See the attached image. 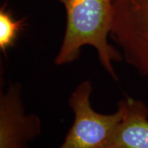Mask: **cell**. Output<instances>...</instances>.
<instances>
[{"instance_id": "obj_1", "label": "cell", "mask_w": 148, "mask_h": 148, "mask_svg": "<svg viewBox=\"0 0 148 148\" xmlns=\"http://www.w3.org/2000/svg\"><path fill=\"white\" fill-rule=\"evenodd\" d=\"M66 11V28L54 64L63 66L79 58L82 48L96 50L100 63L114 79V62L123 60L119 49L109 42L114 22V0H56Z\"/></svg>"}, {"instance_id": "obj_2", "label": "cell", "mask_w": 148, "mask_h": 148, "mask_svg": "<svg viewBox=\"0 0 148 148\" xmlns=\"http://www.w3.org/2000/svg\"><path fill=\"white\" fill-rule=\"evenodd\" d=\"M92 84L80 82L70 95L69 107L73 113V123L58 148H106L126 111V101L119 102L115 112L102 114L91 106Z\"/></svg>"}, {"instance_id": "obj_3", "label": "cell", "mask_w": 148, "mask_h": 148, "mask_svg": "<svg viewBox=\"0 0 148 148\" xmlns=\"http://www.w3.org/2000/svg\"><path fill=\"white\" fill-rule=\"evenodd\" d=\"M114 9L111 39L148 83V0H115Z\"/></svg>"}, {"instance_id": "obj_4", "label": "cell", "mask_w": 148, "mask_h": 148, "mask_svg": "<svg viewBox=\"0 0 148 148\" xmlns=\"http://www.w3.org/2000/svg\"><path fill=\"white\" fill-rule=\"evenodd\" d=\"M42 132L36 114H27L21 98V86L14 82L0 94V148H28Z\"/></svg>"}, {"instance_id": "obj_5", "label": "cell", "mask_w": 148, "mask_h": 148, "mask_svg": "<svg viewBox=\"0 0 148 148\" xmlns=\"http://www.w3.org/2000/svg\"><path fill=\"white\" fill-rule=\"evenodd\" d=\"M126 111L106 148H148V107L127 97Z\"/></svg>"}, {"instance_id": "obj_6", "label": "cell", "mask_w": 148, "mask_h": 148, "mask_svg": "<svg viewBox=\"0 0 148 148\" xmlns=\"http://www.w3.org/2000/svg\"><path fill=\"white\" fill-rule=\"evenodd\" d=\"M23 27V20H15L10 12L2 7L0 9V49L5 53L13 46L18 33Z\"/></svg>"}, {"instance_id": "obj_7", "label": "cell", "mask_w": 148, "mask_h": 148, "mask_svg": "<svg viewBox=\"0 0 148 148\" xmlns=\"http://www.w3.org/2000/svg\"><path fill=\"white\" fill-rule=\"evenodd\" d=\"M114 1H115V0H114Z\"/></svg>"}]
</instances>
